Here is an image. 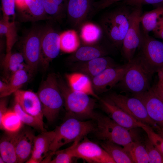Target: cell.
<instances>
[{
  "label": "cell",
  "instance_id": "obj_1",
  "mask_svg": "<svg viewBox=\"0 0 163 163\" xmlns=\"http://www.w3.org/2000/svg\"><path fill=\"white\" fill-rule=\"evenodd\" d=\"M113 5L114 6L101 15L99 26L107 40L115 48L120 49L128 30L130 15L134 6L122 2Z\"/></svg>",
  "mask_w": 163,
  "mask_h": 163
},
{
  "label": "cell",
  "instance_id": "obj_2",
  "mask_svg": "<svg viewBox=\"0 0 163 163\" xmlns=\"http://www.w3.org/2000/svg\"><path fill=\"white\" fill-rule=\"evenodd\" d=\"M59 87L62 94L67 117L81 120H94V111L96 99L83 92L72 90L60 76H57Z\"/></svg>",
  "mask_w": 163,
  "mask_h": 163
},
{
  "label": "cell",
  "instance_id": "obj_3",
  "mask_svg": "<svg viewBox=\"0 0 163 163\" xmlns=\"http://www.w3.org/2000/svg\"><path fill=\"white\" fill-rule=\"evenodd\" d=\"M96 126V123L91 120L85 121L67 117L54 130L55 136L50 145V152H55L66 144L80 141L89 133L94 132Z\"/></svg>",
  "mask_w": 163,
  "mask_h": 163
},
{
  "label": "cell",
  "instance_id": "obj_4",
  "mask_svg": "<svg viewBox=\"0 0 163 163\" xmlns=\"http://www.w3.org/2000/svg\"><path fill=\"white\" fill-rule=\"evenodd\" d=\"M37 94L41 103L43 116L49 122H53L64 103L57 76L54 74L49 75L42 82Z\"/></svg>",
  "mask_w": 163,
  "mask_h": 163
},
{
  "label": "cell",
  "instance_id": "obj_5",
  "mask_svg": "<svg viewBox=\"0 0 163 163\" xmlns=\"http://www.w3.org/2000/svg\"><path fill=\"white\" fill-rule=\"evenodd\" d=\"M96 129L94 133L102 141H107L125 147L135 141L131 130L120 125L108 116L97 113L94 120Z\"/></svg>",
  "mask_w": 163,
  "mask_h": 163
},
{
  "label": "cell",
  "instance_id": "obj_6",
  "mask_svg": "<svg viewBox=\"0 0 163 163\" xmlns=\"http://www.w3.org/2000/svg\"><path fill=\"white\" fill-rule=\"evenodd\" d=\"M141 41L137 56L144 68L151 75L163 68V42L141 30Z\"/></svg>",
  "mask_w": 163,
  "mask_h": 163
},
{
  "label": "cell",
  "instance_id": "obj_7",
  "mask_svg": "<svg viewBox=\"0 0 163 163\" xmlns=\"http://www.w3.org/2000/svg\"><path fill=\"white\" fill-rule=\"evenodd\" d=\"M152 76L144 68L137 56L132 59L131 66L115 86L133 95H137L150 89Z\"/></svg>",
  "mask_w": 163,
  "mask_h": 163
},
{
  "label": "cell",
  "instance_id": "obj_8",
  "mask_svg": "<svg viewBox=\"0 0 163 163\" xmlns=\"http://www.w3.org/2000/svg\"><path fill=\"white\" fill-rule=\"evenodd\" d=\"M142 5H135L130 15L129 26L121 47L123 56L128 62L134 57L135 52L140 45L141 30L140 18L142 14Z\"/></svg>",
  "mask_w": 163,
  "mask_h": 163
},
{
  "label": "cell",
  "instance_id": "obj_9",
  "mask_svg": "<svg viewBox=\"0 0 163 163\" xmlns=\"http://www.w3.org/2000/svg\"><path fill=\"white\" fill-rule=\"evenodd\" d=\"M107 97L137 121L150 126L155 128L157 126V125L149 116L143 103L138 98L115 92L109 94Z\"/></svg>",
  "mask_w": 163,
  "mask_h": 163
},
{
  "label": "cell",
  "instance_id": "obj_10",
  "mask_svg": "<svg viewBox=\"0 0 163 163\" xmlns=\"http://www.w3.org/2000/svg\"><path fill=\"white\" fill-rule=\"evenodd\" d=\"M85 136L83 140L74 142L69 147L74 158H81L90 163H115L100 145Z\"/></svg>",
  "mask_w": 163,
  "mask_h": 163
},
{
  "label": "cell",
  "instance_id": "obj_11",
  "mask_svg": "<svg viewBox=\"0 0 163 163\" xmlns=\"http://www.w3.org/2000/svg\"><path fill=\"white\" fill-rule=\"evenodd\" d=\"M43 27L31 29L22 40V52L30 72L36 70L40 62L41 42Z\"/></svg>",
  "mask_w": 163,
  "mask_h": 163
},
{
  "label": "cell",
  "instance_id": "obj_12",
  "mask_svg": "<svg viewBox=\"0 0 163 163\" xmlns=\"http://www.w3.org/2000/svg\"><path fill=\"white\" fill-rule=\"evenodd\" d=\"M132 59L121 65L108 68L91 79L95 92L101 94L111 89L121 80L131 66Z\"/></svg>",
  "mask_w": 163,
  "mask_h": 163
},
{
  "label": "cell",
  "instance_id": "obj_13",
  "mask_svg": "<svg viewBox=\"0 0 163 163\" xmlns=\"http://www.w3.org/2000/svg\"><path fill=\"white\" fill-rule=\"evenodd\" d=\"M94 0H68L66 17L73 27L78 29L90 15L95 12Z\"/></svg>",
  "mask_w": 163,
  "mask_h": 163
},
{
  "label": "cell",
  "instance_id": "obj_14",
  "mask_svg": "<svg viewBox=\"0 0 163 163\" xmlns=\"http://www.w3.org/2000/svg\"><path fill=\"white\" fill-rule=\"evenodd\" d=\"M60 34L52 26L43 27L41 42L40 62L47 66L56 57L61 50Z\"/></svg>",
  "mask_w": 163,
  "mask_h": 163
},
{
  "label": "cell",
  "instance_id": "obj_15",
  "mask_svg": "<svg viewBox=\"0 0 163 163\" xmlns=\"http://www.w3.org/2000/svg\"><path fill=\"white\" fill-rule=\"evenodd\" d=\"M103 36L101 40L95 43L85 44L79 47L68 57V60L73 63L85 62L110 54V48L114 46L110 43L107 45L106 43L108 41L107 39L105 42L104 41H102Z\"/></svg>",
  "mask_w": 163,
  "mask_h": 163
},
{
  "label": "cell",
  "instance_id": "obj_16",
  "mask_svg": "<svg viewBox=\"0 0 163 163\" xmlns=\"http://www.w3.org/2000/svg\"><path fill=\"white\" fill-rule=\"evenodd\" d=\"M101 107L108 116L122 127L132 129L144 124L137 121L115 105L107 97L100 99Z\"/></svg>",
  "mask_w": 163,
  "mask_h": 163
},
{
  "label": "cell",
  "instance_id": "obj_17",
  "mask_svg": "<svg viewBox=\"0 0 163 163\" xmlns=\"http://www.w3.org/2000/svg\"><path fill=\"white\" fill-rule=\"evenodd\" d=\"M14 94L15 102L19 105L23 110L43 124L42 106L37 94L20 89Z\"/></svg>",
  "mask_w": 163,
  "mask_h": 163
},
{
  "label": "cell",
  "instance_id": "obj_18",
  "mask_svg": "<svg viewBox=\"0 0 163 163\" xmlns=\"http://www.w3.org/2000/svg\"><path fill=\"white\" fill-rule=\"evenodd\" d=\"M133 96L138 98L142 102L149 116L157 125L163 127V100L152 88Z\"/></svg>",
  "mask_w": 163,
  "mask_h": 163
},
{
  "label": "cell",
  "instance_id": "obj_19",
  "mask_svg": "<svg viewBox=\"0 0 163 163\" xmlns=\"http://www.w3.org/2000/svg\"><path fill=\"white\" fill-rule=\"evenodd\" d=\"M73 63L74 70L86 75L91 80L106 69L117 65L112 58L108 56Z\"/></svg>",
  "mask_w": 163,
  "mask_h": 163
},
{
  "label": "cell",
  "instance_id": "obj_20",
  "mask_svg": "<svg viewBox=\"0 0 163 163\" xmlns=\"http://www.w3.org/2000/svg\"><path fill=\"white\" fill-rule=\"evenodd\" d=\"M55 136L54 130L43 131L36 136L30 157L26 163H42L43 158L50 152V147Z\"/></svg>",
  "mask_w": 163,
  "mask_h": 163
},
{
  "label": "cell",
  "instance_id": "obj_21",
  "mask_svg": "<svg viewBox=\"0 0 163 163\" xmlns=\"http://www.w3.org/2000/svg\"><path fill=\"white\" fill-rule=\"evenodd\" d=\"M35 136L33 131L28 128L21 129L16 133L15 145L18 163L26 162L29 158Z\"/></svg>",
  "mask_w": 163,
  "mask_h": 163
},
{
  "label": "cell",
  "instance_id": "obj_22",
  "mask_svg": "<svg viewBox=\"0 0 163 163\" xmlns=\"http://www.w3.org/2000/svg\"><path fill=\"white\" fill-rule=\"evenodd\" d=\"M21 22H35L49 20L45 12L42 0H27L23 9L17 13Z\"/></svg>",
  "mask_w": 163,
  "mask_h": 163
},
{
  "label": "cell",
  "instance_id": "obj_23",
  "mask_svg": "<svg viewBox=\"0 0 163 163\" xmlns=\"http://www.w3.org/2000/svg\"><path fill=\"white\" fill-rule=\"evenodd\" d=\"M65 77L69 87L72 90L85 93L100 99L94 91L91 78L86 75L75 72L66 74Z\"/></svg>",
  "mask_w": 163,
  "mask_h": 163
},
{
  "label": "cell",
  "instance_id": "obj_24",
  "mask_svg": "<svg viewBox=\"0 0 163 163\" xmlns=\"http://www.w3.org/2000/svg\"><path fill=\"white\" fill-rule=\"evenodd\" d=\"M49 20L60 22L66 17L68 0H42Z\"/></svg>",
  "mask_w": 163,
  "mask_h": 163
},
{
  "label": "cell",
  "instance_id": "obj_25",
  "mask_svg": "<svg viewBox=\"0 0 163 163\" xmlns=\"http://www.w3.org/2000/svg\"><path fill=\"white\" fill-rule=\"evenodd\" d=\"M17 133H11L6 132V134L1 139V156L5 163H18L15 145Z\"/></svg>",
  "mask_w": 163,
  "mask_h": 163
},
{
  "label": "cell",
  "instance_id": "obj_26",
  "mask_svg": "<svg viewBox=\"0 0 163 163\" xmlns=\"http://www.w3.org/2000/svg\"><path fill=\"white\" fill-rule=\"evenodd\" d=\"M0 36H5L6 38V54L5 57L9 56L14 45L18 40V34L14 21L3 17L0 21Z\"/></svg>",
  "mask_w": 163,
  "mask_h": 163
},
{
  "label": "cell",
  "instance_id": "obj_27",
  "mask_svg": "<svg viewBox=\"0 0 163 163\" xmlns=\"http://www.w3.org/2000/svg\"><path fill=\"white\" fill-rule=\"evenodd\" d=\"M23 123L19 115L13 109L7 110L0 120V128L6 133H14L21 130Z\"/></svg>",
  "mask_w": 163,
  "mask_h": 163
},
{
  "label": "cell",
  "instance_id": "obj_28",
  "mask_svg": "<svg viewBox=\"0 0 163 163\" xmlns=\"http://www.w3.org/2000/svg\"><path fill=\"white\" fill-rule=\"evenodd\" d=\"M100 144L115 163H133L123 148L121 147L119 145L107 141H102Z\"/></svg>",
  "mask_w": 163,
  "mask_h": 163
},
{
  "label": "cell",
  "instance_id": "obj_29",
  "mask_svg": "<svg viewBox=\"0 0 163 163\" xmlns=\"http://www.w3.org/2000/svg\"><path fill=\"white\" fill-rule=\"evenodd\" d=\"M103 35L100 26L93 23L85 22L81 28V38L85 44L95 43L101 40Z\"/></svg>",
  "mask_w": 163,
  "mask_h": 163
},
{
  "label": "cell",
  "instance_id": "obj_30",
  "mask_svg": "<svg viewBox=\"0 0 163 163\" xmlns=\"http://www.w3.org/2000/svg\"><path fill=\"white\" fill-rule=\"evenodd\" d=\"M133 163H148L149 159L145 145L135 141L123 147Z\"/></svg>",
  "mask_w": 163,
  "mask_h": 163
},
{
  "label": "cell",
  "instance_id": "obj_31",
  "mask_svg": "<svg viewBox=\"0 0 163 163\" xmlns=\"http://www.w3.org/2000/svg\"><path fill=\"white\" fill-rule=\"evenodd\" d=\"M163 15V5L142 14L140 18L142 30L148 34L153 31L157 25L158 19Z\"/></svg>",
  "mask_w": 163,
  "mask_h": 163
},
{
  "label": "cell",
  "instance_id": "obj_32",
  "mask_svg": "<svg viewBox=\"0 0 163 163\" xmlns=\"http://www.w3.org/2000/svg\"><path fill=\"white\" fill-rule=\"evenodd\" d=\"M60 40V50L64 52L73 53L79 47V39L74 30H69L61 33Z\"/></svg>",
  "mask_w": 163,
  "mask_h": 163
},
{
  "label": "cell",
  "instance_id": "obj_33",
  "mask_svg": "<svg viewBox=\"0 0 163 163\" xmlns=\"http://www.w3.org/2000/svg\"><path fill=\"white\" fill-rule=\"evenodd\" d=\"M27 71L29 72L26 69H22L12 73L8 83L7 90L1 98L8 96L20 89L28 79Z\"/></svg>",
  "mask_w": 163,
  "mask_h": 163
},
{
  "label": "cell",
  "instance_id": "obj_34",
  "mask_svg": "<svg viewBox=\"0 0 163 163\" xmlns=\"http://www.w3.org/2000/svg\"><path fill=\"white\" fill-rule=\"evenodd\" d=\"M24 56L21 53H11L8 56L5 57L4 66L8 70L13 73L21 69H25L30 72V69L24 64Z\"/></svg>",
  "mask_w": 163,
  "mask_h": 163
},
{
  "label": "cell",
  "instance_id": "obj_35",
  "mask_svg": "<svg viewBox=\"0 0 163 163\" xmlns=\"http://www.w3.org/2000/svg\"><path fill=\"white\" fill-rule=\"evenodd\" d=\"M13 109L18 114L23 123L42 132L46 131L43 124L34 117L24 111L17 103L15 102Z\"/></svg>",
  "mask_w": 163,
  "mask_h": 163
},
{
  "label": "cell",
  "instance_id": "obj_36",
  "mask_svg": "<svg viewBox=\"0 0 163 163\" xmlns=\"http://www.w3.org/2000/svg\"><path fill=\"white\" fill-rule=\"evenodd\" d=\"M144 145L149 159V163H163V155L147 137Z\"/></svg>",
  "mask_w": 163,
  "mask_h": 163
},
{
  "label": "cell",
  "instance_id": "obj_37",
  "mask_svg": "<svg viewBox=\"0 0 163 163\" xmlns=\"http://www.w3.org/2000/svg\"><path fill=\"white\" fill-rule=\"evenodd\" d=\"M141 128L146 132L149 139L163 155V137L155 133L151 126L145 124H144Z\"/></svg>",
  "mask_w": 163,
  "mask_h": 163
},
{
  "label": "cell",
  "instance_id": "obj_38",
  "mask_svg": "<svg viewBox=\"0 0 163 163\" xmlns=\"http://www.w3.org/2000/svg\"><path fill=\"white\" fill-rule=\"evenodd\" d=\"M56 156L50 163H70L73 162L74 158L69 147L60 151H57L55 153Z\"/></svg>",
  "mask_w": 163,
  "mask_h": 163
},
{
  "label": "cell",
  "instance_id": "obj_39",
  "mask_svg": "<svg viewBox=\"0 0 163 163\" xmlns=\"http://www.w3.org/2000/svg\"><path fill=\"white\" fill-rule=\"evenodd\" d=\"M3 17L10 19L12 17L14 20L16 16L15 0H1Z\"/></svg>",
  "mask_w": 163,
  "mask_h": 163
},
{
  "label": "cell",
  "instance_id": "obj_40",
  "mask_svg": "<svg viewBox=\"0 0 163 163\" xmlns=\"http://www.w3.org/2000/svg\"><path fill=\"white\" fill-rule=\"evenodd\" d=\"M122 2L132 6L150 4L155 6L157 7L163 5V0H126Z\"/></svg>",
  "mask_w": 163,
  "mask_h": 163
},
{
  "label": "cell",
  "instance_id": "obj_41",
  "mask_svg": "<svg viewBox=\"0 0 163 163\" xmlns=\"http://www.w3.org/2000/svg\"><path fill=\"white\" fill-rule=\"evenodd\" d=\"M126 0H98L94 4L95 12L104 10L119 2Z\"/></svg>",
  "mask_w": 163,
  "mask_h": 163
},
{
  "label": "cell",
  "instance_id": "obj_42",
  "mask_svg": "<svg viewBox=\"0 0 163 163\" xmlns=\"http://www.w3.org/2000/svg\"><path fill=\"white\" fill-rule=\"evenodd\" d=\"M152 31L155 37L163 40V15L158 19L157 25Z\"/></svg>",
  "mask_w": 163,
  "mask_h": 163
},
{
  "label": "cell",
  "instance_id": "obj_43",
  "mask_svg": "<svg viewBox=\"0 0 163 163\" xmlns=\"http://www.w3.org/2000/svg\"><path fill=\"white\" fill-rule=\"evenodd\" d=\"M152 88L154 91L163 100V82L158 80L157 84Z\"/></svg>",
  "mask_w": 163,
  "mask_h": 163
},
{
  "label": "cell",
  "instance_id": "obj_44",
  "mask_svg": "<svg viewBox=\"0 0 163 163\" xmlns=\"http://www.w3.org/2000/svg\"><path fill=\"white\" fill-rule=\"evenodd\" d=\"M6 105V100L4 99H1L0 103V120L8 110Z\"/></svg>",
  "mask_w": 163,
  "mask_h": 163
},
{
  "label": "cell",
  "instance_id": "obj_45",
  "mask_svg": "<svg viewBox=\"0 0 163 163\" xmlns=\"http://www.w3.org/2000/svg\"><path fill=\"white\" fill-rule=\"evenodd\" d=\"M27 0H15L16 11L17 13L21 11L24 7Z\"/></svg>",
  "mask_w": 163,
  "mask_h": 163
},
{
  "label": "cell",
  "instance_id": "obj_46",
  "mask_svg": "<svg viewBox=\"0 0 163 163\" xmlns=\"http://www.w3.org/2000/svg\"><path fill=\"white\" fill-rule=\"evenodd\" d=\"M7 84L1 81H0V97L6 92L8 88Z\"/></svg>",
  "mask_w": 163,
  "mask_h": 163
},
{
  "label": "cell",
  "instance_id": "obj_47",
  "mask_svg": "<svg viewBox=\"0 0 163 163\" xmlns=\"http://www.w3.org/2000/svg\"><path fill=\"white\" fill-rule=\"evenodd\" d=\"M158 80L163 82V68L159 70L157 72Z\"/></svg>",
  "mask_w": 163,
  "mask_h": 163
},
{
  "label": "cell",
  "instance_id": "obj_48",
  "mask_svg": "<svg viewBox=\"0 0 163 163\" xmlns=\"http://www.w3.org/2000/svg\"><path fill=\"white\" fill-rule=\"evenodd\" d=\"M158 134L163 137V127L158 126L157 128Z\"/></svg>",
  "mask_w": 163,
  "mask_h": 163
},
{
  "label": "cell",
  "instance_id": "obj_49",
  "mask_svg": "<svg viewBox=\"0 0 163 163\" xmlns=\"http://www.w3.org/2000/svg\"><path fill=\"white\" fill-rule=\"evenodd\" d=\"M0 163H5L4 160L1 156L0 157Z\"/></svg>",
  "mask_w": 163,
  "mask_h": 163
}]
</instances>
